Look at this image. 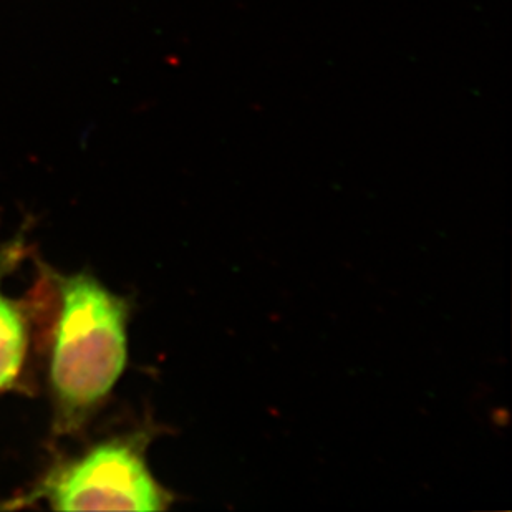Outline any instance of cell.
Segmentation results:
<instances>
[{"mask_svg":"<svg viewBox=\"0 0 512 512\" xmlns=\"http://www.w3.org/2000/svg\"><path fill=\"white\" fill-rule=\"evenodd\" d=\"M58 290L50 390L58 426L68 431L87 420L125 370L128 305L90 274L60 277Z\"/></svg>","mask_w":512,"mask_h":512,"instance_id":"6da1fadb","label":"cell"},{"mask_svg":"<svg viewBox=\"0 0 512 512\" xmlns=\"http://www.w3.org/2000/svg\"><path fill=\"white\" fill-rule=\"evenodd\" d=\"M39 496L55 511L168 508V494L151 476L140 446L128 440L100 443L60 464L40 486Z\"/></svg>","mask_w":512,"mask_h":512,"instance_id":"7a4b0ae2","label":"cell"},{"mask_svg":"<svg viewBox=\"0 0 512 512\" xmlns=\"http://www.w3.org/2000/svg\"><path fill=\"white\" fill-rule=\"evenodd\" d=\"M25 347L27 334L22 310L0 290V392L9 390L17 382Z\"/></svg>","mask_w":512,"mask_h":512,"instance_id":"3957f363","label":"cell"}]
</instances>
